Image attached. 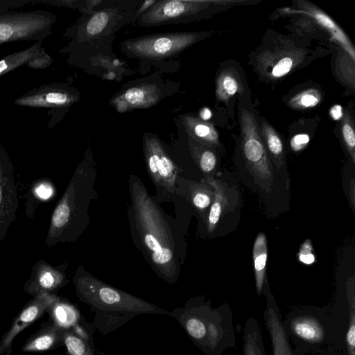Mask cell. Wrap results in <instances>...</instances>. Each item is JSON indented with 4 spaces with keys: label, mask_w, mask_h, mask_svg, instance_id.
Listing matches in <instances>:
<instances>
[{
    "label": "cell",
    "mask_w": 355,
    "mask_h": 355,
    "mask_svg": "<svg viewBox=\"0 0 355 355\" xmlns=\"http://www.w3.org/2000/svg\"><path fill=\"white\" fill-rule=\"evenodd\" d=\"M291 329L299 339L308 343H320L324 336L321 323L311 316H300L293 319Z\"/></svg>",
    "instance_id": "cell-18"
},
{
    "label": "cell",
    "mask_w": 355,
    "mask_h": 355,
    "mask_svg": "<svg viewBox=\"0 0 355 355\" xmlns=\"http://www.w3.org/2000/svg\"><path fill=\"white\" fill-rule=\"evenodd\" d=\"M77 97L55 85H43L17 98L15 103L34 107H59L71 105Z\"/></svg>",
    "instance_id": "cell-10"
},
{
    "label": "cell",
    "mask_w": 355,
    "mask_h": 355,
    "mask_svg": "<svg viewBox=\"0 0 355 355\" xmlns=\"http://www.w3.org/2000/svg\"><path fill=\"white\" fill-rule=\"evenodd\" d=\"M268 257L267 239L263 232H259L253 246V261L255 286L257 294H263L266 279V268Z\"/></svg>",
    "instance_id": "cell-20"
},
{
    "label": "cell",
    "mask_w": 355,
    "mask_h": 355,
    "mask_svg": "<svg viewBox=\"0 0 355 355\" xmlns=\"http://www.w3.org/2000/svg\"><path fill=\"white\" fill-rule=\"evenodd\" d=\"M263 293L266 297L263 318L270 336L273 355H293L282 322L281 313L266 281L263 285Z\"/></svg>",
    "instance_id": "cell-11"
},
{
    "label": "cell",
    "mask_w": 355,
    "mask_h": 355,
    "mask_svg": "<svg viewBox=\"0 0 355 355\" xmlns=\"http://www.w3.org/2000/svg\"><path fill=\"white\" fill-rule=\"evenodd\" d=\"M191 155L203 174L204 180L215 178L218 166L217 156L213 148L189 139Z\"/></svg>",
    "instance_id": "cell-19"
},
{
    "label": "cell",
    "mask_w": 355,
    "mask_h": 355,
    "mask_svg": "<svg viewBox=\"0 0 355 355\" xmlns=\"http://www.w3.org/2000/svg\"><path fill=\"white\" fill-rule=\"evenodd\" d=\"M1 187H0V202H1Z\"/></svg>",
    "instance_id": "cell-42"
},
{
    "label": "cell",
    "mask_w": 355,
    "mask_h": 355,
    "mask_svg": "<svg viewBox=\"0 0 355 355\" xmlns=\"http://www.w3.org/2000/svg\"><path fill=\"white\" fill-rule=\"evenodd\" d=\"M231 315L227 306L213 309L199 305L190 310L182 321L202 350L207 355H220L234 345Z\"/></svg>",
    "instance_id": "cell-2"
},
{
    "label": "cell",
    "mask_w": 355,
    "mask_h": 355,
    "mask_svg": "<svg viewBox=\"0 0 355 355\" xmlns=\"http://www.w3.org/2000/svg\"><path fill=\"white\" fill-rule=\"evenodd\" d=\"M128 189L127 215L132 242L160 278L174 283L186 255L183 235L135 175H129Z\"/></svg>",
    "instance_id": "cell-1"
},
{
    "label": "cell",
    "mask_w": 355,
    "mask_h": 355,
    "mask_svg": "<svg viewBox=\"0 0 355 355\" xmlns=\"http://www.w3.org/2000/svg\"><path fill=\"white\" fill-rule=\"evenodd\" d=\"M161 92L156 85L143 84L129 88L111 101L119 112L138 108H148L160 99Z\"/></svg>",
    "instance_id": "cell-12"
},
{
    "label": "cell",
    "mask_w": 355,
    "mask_h": 355,
    "mask_svg": "<svg viewBox=\"0 0 355 355\" xmlns=\"http://www.w3.org/2000/svg\"><path fill=\"white\" fill-rule=\"evenodd\" d=\"M214 189V198L207 219V230L213 232L233 208V190L224 181L217 178L204 180Z\"/></svg>",
    "instance_id": "cell-13"
},
{
    "label": "cell",
    "mask_w": 355,
    "mask_h": 355,
    "mask_svg": "<svg viewBox=\"0 0 355 355\" xmlns=\"http://www.w3.org/2000/svg\"><path fill=\"white\" fill-rule=\"evenodd\" d=\"M65 329L55 323L42 327L40 331L31 336L21 348L23 352H43L55 347L63 343Z\"/></svg>",
    "instance_id": "cell-16"
},
{
    "label": "cell",
    "mask_w": 355,
    "mask_h": 355,
    "mask_svg": "<svg viewBox=\"0 0 355 355\" xmlns=\"http://www.w3.org/2000/svg\"><path fill=\"white\" fill-rule=\"evenodd\" d=\"M243 355H266L261 329L256 319L249 318L243 330Z\"/></svg>",
    "instance_id": "cell-22"
},
{
    "label": "cell",
    "mask_w": 355,
    "mask_h": 355,
    "mask_svg": "<svg viewBox=\"0 0 355 355\" xmlns=\"http://www.w3.org/2000/svg\"><path fill=\"white\" fill-rule=\"evenodd\" d=\"M42 43V41H38L26 50L8 55L0 60V76L40 55L44 51Z\"/></svg>",
    "instance_id": "cell-23"
},
{
    "label": "cell",
    "mask_w": 355,
    "mask_h": 355,
    "mask_svg": "<svg viewBox=\"0 0 355 355\" xmlns=\"http://www.w3.org/2000/svg\"><path fill=\"white\" fill-rule=\"evenodd\" d=\"M261 139L268 155L277 168L284 164V151L283 142L277 131L267 121H263L260 128Z\"/></svg>",
    "instance_id": "cell-21"
},
{
    "label": "cell",
    "mask_w": 355,
    "mask_h": 355,
    "mask_svg": "<svg viewBox=\"0 0 355 355\" xmlns=\"http://www.w3.org/2000/svg\"><path fill=\"white\" fill-rule=\"evenodd\" d=\"M321 100V94L318 89L304 90L293 96L289 105L295 109H306L316 106Z\"/></svg>",
    "instance_id": "cell-28"
},
{
    "label": "cell",
    "mask_w": 355,
    "mask_h": 355,
    "mask_svg": "<svg viewBox=\"0 0 355 355\" xmlns=\"http://www.w3.org/2000/svg\"><path fill=\"white\" fill-rule=\"evenodd\" d=\"M110 18L107 11H100L94 14L87 21L85 31L89 36H95L101 33L106 27Z\"/></svg>",
    "instance_id": "cell-31"
},
{
    "label": "cell",
    "mask_w": 355,
    "mask_h": 355,
    "mask_svg": "<svg viewBox=\"0 0 355 355\" xmlns=\"http://www.w3.org/2000/svg\"><path fill=\"white\" fill-rule=\"evenodd\" d=\"M75 285L81 300L107 311L168 313L144 300L105 284L83 268L79 269Z\"/></svg>",
    "instance_id": "cell-3"
},
{
    "label": "cell",
    "mask_w": 355,
    "mask_h": 355,
    "mask_svg": "<svg viewBox=\"0 0 355 355\" xmlns=\"http://www.w3.org/2000/svg\"><path fill=\"white\" fill-rule=\"evenodd\" d=\"M143 150L147 172L157 190L175 194L181 170L168 155L159 138L145 135Z\"/></svg>",
    "instance_id": "cell-8"
},
{
    "label": "cell",
    "mask_w": 355,
    "mask_h": 355,
    "mask_svg": "<svg viewBox=\"0 0 355 355\" xmlns=\"http://www.w3.org/2000/svg\"><path fill=\"white\" fill-rule=\"evenodd\" d=\"M200 119L202 121H207L211 116V112L208 108H203L200 112Z\"/></svg>",
    "instance_id": "cell-39"
},
{
    "label": "cell",
    "mask_w": 355,
    "mask_h": 355,
    "mask_svg": "<svg viewBox=\"0 0 355 355\" xmlns=\"http://www.w3.org/2000/svg\"><path fill=\"white\" fill-rule=\"evenodd\" d=\"M157 1H145L143 5L141 6L139 13L141 12H145L150 7H151Z\"/></svg>",
    "instance_id": "cell-40"
},
{
    "label": "cell",
    "mask_w": 355,
    "mask_h": 355,
    "mask_svg": "<svg viewBox=\"0 0 355 355\" xmlns=\"http://www.w3.org/2000/svg\"><path fill=\"white\" fill-rule=\"evenodd\" d=\"M299 260L304 264L310 265L315 261V255L313 252L311 242L306 240L301 245L298 253Z\"/></svg>",
    "instance_id": "cell-33"
},
{
    "label": "cell",
    "mask_w": 355,
    "mask_h": 355,
    "mask_svg": "<svg viewBox=\"0 0 355 355\" xmlns=\"http://www.w3.org/2000/svg\"><path fill=\"white\" fill-rule=\"evenodd\" d=\"M241 89V82L232 71H223L218 76L216 83V96L218 100L227 102Z\"/></svg>",
    "instance_id": "cell-24"
},
{
    "label": "cell",
    "mask_w": 355,
    "mask_h": 355,
    "mask_svg": "<svg viewBox=\"0 0 355 355\" xmlns=\"http://www.w3.org/2000/svg\"><path fill=\"white\" fill-rule=\"evenodd\" d=\"M69 218V211L63 202H60L54 211L52 223L54 227L62 228L67 225Z\"/></svg>",
    "instance_id": "cell-32"
},
{
    "label": "cell",
    "mask_w": 355,
    "mask_h": 355,
    "mask_svg": "<svg viewBox=\"0 0 355 355\" xmlns=\"http://www.w3.org/2000/svg\"><path fill=\"white\" fill-rule=\"evenodd\" d=\"M341 134L345 147L349 153L353 163H355V132L353 120L346 112L342 118Z\"/></svg>",
    "instance_id": "cell-29"
},
{
    "label": "cell",
    "mask_w": 355,
    "mask_h": 355,
    "mask_svg": "<svg viewBox=\"0 0 355 355\" xmlns=\"http://www.w3.org/2000/svg\"><path fill=\"white\" fill-rule=\"evenodd\" d=\"M55 17L46 11L0 15V45L15 41H43L51 33Z\"/></svg>",
    "instance_id": "cell-7"
},
{
    "label": "cell",
    "mask_w": 355,
    "mask_h": 355,
    "mask_svg": "<svg viewBox=\"0 0 355 355\" xmlns=\"http://www.w3.org/2000/svg\"><path fill=\"white\" fill-rule=\"evenodd\" d=\"M63 343L69 355H94L86 342L72 330L65 329L63 334Z\"/></svg>",
    "instance_id": "cell-27"
},
{
    "label": "cell",
    "mask_w": 355,
    "mask_h": 355,
    "mask_svg": "<svg viewBox=\"0 0 355 355\" xmlns=\"http://www.w3.org/2000/svg\"><path fill=\"white\" fill-rule=\"evenodd\" d=\"M54 320V323L60 327L68 329L77 322L78 313L71 305L60 303L56 300L49 309Z\"/></svg>",
    "instance_id": "cell-25"
},
{
    "label": "cell",
    "mask_w": 355,
    "mask_h": 355,
    "mask_svg": "<svg viewBox=\"0 0 355 355\" xmlns=\"http://www.w3.org/2000/svg\"><path fill=\"white\" fill-rule=\"evenodd\" d=\"M298 57L293 55L284 54L282 55L272 65L270 76L279 78L288 73L297 63Z\"/></svg>",
    "instance_id": "cell-30"
},
{
    "label": "cell",
    "mask_w": 355,
    "mask_h": 355,
    "mask_svg": "<svg viewBox=\"0 0 355 355\" xmlns=\"http://www.w3.org/2000/svg\"><path fill=\"white\" fill-rule=\"evenodd\" d=\"M239 1L214 0H162L157 1L146 10L139 19L143 26H157L187 22L218 6H232Z\"/></svg>",
    "instance_id": "cell-6"
},
{
    "label": "cell",
    "mask_w": 355,
    "mask_h": 355,
    "mask_svg": "<svg viewBox=\"0 0 355 355\" xmlns=\"http://www.w3.org/2000/svg\"><path fill=\"white\" fill-rule=\"evenodd\" d=\"M209 33L180 32L150 35L126 40L123 46L132 56L161 60L180 53Z\"/></svg>",
    "instance_id": "cell-5"
},
{
    "label": "cell",
    "mask_w": 355,
    "mask_h": 355,
    "mask_svg": "<svg viewBox=\"0 0 355 355\" xmlns=\"http://www.w3.org/2000/svg\"><path fill=\"white\" fill-rule=\"evenodd\" d=\"M347 296L349 309V320L346 334L347 348L348 355H355V295L353 277L347 283Z\"/></svg>",
    "instance_id": "cell-26"
},
{
    "label": "cell",
    "mask_w": 355,
    "mask_h": 355,
    "mask_svg": "<svg viewBox=\"0 0 355 355\" xmlns=\"http://www.w3.org/2000/svg\"><path fill=\"white\" fill-rule=\"evenodd\" d=\"M51 62V57L44 51L40 55L34 58L26 64L29 67L43 69L47 67Z\"/></svg>",
    "instance_id": "cell-34"
},
{
    "label": "cell",
    "mask_w": 355,
    "mask_h": 355,
    "mask_svg": "<svg viewBox=\"0 0 355 355\" xmlns=\"http://www.w3.org/2000/svg\"><path fill=\"white\" fill-rule=\"evenodd\" d=\"M183 123L190 139L213 148L220 145L218 134L211 123L193 116H184Z\"/></svg>",
    "instance_id": "cell-17"
},
{
    "label": "cell",
    "mask_w": 355,
    "mask_h": 355,
    "mask_svg": "<svg viewBox=\"0 0 355 355\" xmlns=\"http://www.w3.org/2000/svg\"><path fill=\"white\" fill-rule=\"evenodd\" d=\"M240 121L241 147L245 163L261 188L269 191L274 180V170L255 116L252 112L243 109Z\"/></svg>",
    "instance_id": "cell-4"
},
{
    "label": "cell",
    "mask_w": 355,
    "mask_h": 355,
    "mask_svg": "<svg viewBox=\"0 0 355 355\" xmlns=\"http://www.w3.org/2000/svg\"><path fill=\"white\" fill-rule=\"evenodd\" d=\"M57 279L49 272L43 273L39 278V284L44 289H51L55 286Z\"/></svg>",
    "instance_id": "cell-36"
},
{
    "label": "cell",
    "mask_w": 355,
    "mask_h": 355,
    "mask_svg": "<svg viewBox=\"0 0 355 355\" xmlns=\"http://www.w3.org/2000/svg\"><path fill=\"white\" fill-rule=\"evenodd\" d=\"M351 187H352L351 191H350V192L352 193L351 201H352V205L354 207V180L352 182Z\"/></svg>",
    "instance_id": "cell-41"
},
{
    "label": "cell",
    "mask_w": 355,
    "mask_h": 355,
    "mask_svg": "<svg viewBox=\"0 0 355 355\" xmlns=\"http://www.w3.org/2000/svg\"><path fill=\"white\" fill-rule=\"evenodd\" d=\"M331 117L334 120H340L343 116L342 107L340 105L332 106L329 110Z\"/></svg>",
    "instance_id": "cell-38"
},
{
    "label": "cell",
    "mask_w": 355,
    "mask_h": 355,
    "mask_svg": "<svg viewBox=\"0 0 355 355\" xmlns=\"http://www.w3.org/2000/svg\"><path fill=\"white\" fill-rule=\"evenodd\" d=\"M301 10L297 12L306 15L312 18L323 29H325L344 50L349 55L353 61L355 60V51L350 40L345 32L322 10L311 3L300 1Z\"/></svg>",
    "instance_id": "cell-14"
},
{
    "label": "cell",
    "mask_w": 355,
    "mask_h": 355,
    "mask_svg": "<svg viewBox=\"0 0 355 355\" xmlns=\"http://www.w3.org/2000/svg\"><path fill=\"white\" fill-rule=\"evenodd\" d=\"M56 300L52 296L42 294L23 308L0 341V354L10 355L12 344L15 337L48 311Z\"/></svg>",
    "instance_id": "cell-9"
},
{
    "label": "cell",
    "mask_w": 355,
    "mask_h": 355,
    "mask_svg": "<svg viewBox=\"0 0 355 355\" xmlns=\"http://www.w3.org/2000/svg\"><path fill=\"white\" fill-rule=\"evenodd\" d=\"M309 141V137L306 134L295 135L291 140V146L294 151H299L306 146Z\"/></svg>",
    "instance_id": "cell-35"
},
{
    "label": "cell",
    "mask_w": 355,
    "mask_h": 355,
    "mask_svg": "<svg viewBox=\"0 0 355 355\" xmlns=\"http://www.w3.org/2000/svg\"><path fill=\"white\" fill-rule=\"evenodd\" d=\"M36 193L41 198L46 199L51 196L52 189L49 186L40 185L36 189Z\"/></svg>",
    "instance_id": "cell-37"
},
{
    "label": "cell",
    "mask_w": 355,
    "mask_h": 355,
    "mask_svg": "<svg viewBox=\"0 0 355 355\" xmlns=\"http://www.w3.org/2000/svg\"><path fill=\"white\" fill-rule=\"evenodd\" d=\"M176 184V187L182 188H176L175 193L181 191L182 195L189 200L199 213L205 215L207 219L214 198L212 187L202 180L197 182L181 177L177 180Z\"/></svg>",
    "instance_id": "cell-15"
}]
</instances>
